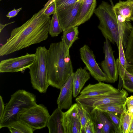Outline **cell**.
Segmentation results:
<instances>
[{"instance_id":"14","label":"cell","mask_w":133,"mask_h":133,"mask_svg":"<svg viewBox=\"0 0 133 133\" xmlns=\"http://www.w3.org/2000/svg\"><path fill=\"white\" fill-rule=\"evenodd\" d=\"M110 84L99 82L95 84H89L80 92L77 97L85 98L105 94L118 90Z\"/></svg>"},{"instance_id":"2","label":"cell","mask_w":133,"mask_h":133,"mask_svg":"<svg viewBox=\"0 0 133 133\" xmlns=\"http://www.w3.org/2000/svg\"><path fill=\"white\" fill-rule=\"evenodd\" d=\"M46 61L49 85L60 89L74 72L69 50L61 41L51 43Z\"/></svg>"},{"instance_id":"41","label":"cell","mask_w":133,"mask_h":133,"mask_svg":"<svg viewBox=\"0 0 133 133\" xmlns=\"http://www.w3.org/2000/svg\"></svg>"},{"instance_id":"37","label":"cell","mask_w":133,"mask_h":133,"mask_svg":"<svg viewBox=\"0 0 133 133\" xmlns=\"http://www.w3.org/2000/svg\"><path fill=\"white\" fill-rule=\"evenodd\" d=\"M126 69L133 75V64L128 63Z\"/></svg>"},{"instance_id":"33","label":"cell","mask_w":133,"mask_h":133,"mask_svg":"<svg viewBox=\"0 0 133 133\" xmlns=\"http://www.w3.org/2000/svg\"><path fill=\"white\" fill-rule=\"evenodd\" d=\"M128 111L133 115V96L127 98L125 102Z\"/></svg>"},{"instance_id":"16","label":"cell","mask_w":133,"mask_h":133,"mask_svg":"<svg viewBox=\"0 0 133 133\" xmlns=\"http://www.w3.org/2000/svg\"><path fill=\"white\" fill-rule=\"evenodd\" d=\"M73 83V96L76 97L80 93L85 83L90 79V74L86 68L80 67L72 75Z\"/></svg>"},{"instance_id":"24","label":"cell","mask_w":133,"mask_h":133,"mask_svg":"<svg viewBox=\"0 0 133 133\" xmlns=\"http://www.w3.org/2000/svg\"><path fill=\"white\" fill-rule=\"evenodd\" d=\"M133 115L125 110L120 114L121 125L122 133H128Z\"/></svg>"},{"instance_id":"5","label":"cell","mask_w":133,"mask_h":133,"mask_svg":"<svg viewBox=\"0 0 133 133\" xmlns=\"http://www.w3.org/2000/svg\"><path fill=\"white\" fill-rule=\"evenodd\" d=\"M47 50L44 46L37 47L35 60L29 68L32 87L41 93H45L50 85L47 66Z\"/></svg>"},{"instance_id":"38","label":"cell","mask_w":133,"mask_h":133,"mask_svg":"<svg viewBox=\"0 0 133 133\" xmlns=\"http://www.w3.org/2000/svg\"><path fill=\"white\" fill-rule=\"evenodd\" d=\"M15 22V21L12 22L8 23L5 24H3L1 23L0 24V33H1V31L3 30V29L6 26L10 24L13 23Z\"/></svg>"},{"instance_id":"42","label":"cell","mask_w":133,"mask_h":133,"mask_svg":"<svg viewBox=\"0 0 133 133\" xmlns=\"http://www.w3.org/2000/svg\"></svg>"},{"instance_id":"1","label":"cell","mask_w":133,"mask_h":133,"mask_svg":"<svg viewBox=\"0 0 133 133\" xmlns=\"http://www.w3.org/2000/svg\"><path fill=\"white\" fill-rule=\"evenodd\" d=\"M46 4L21 26L14 29L6 43L0 48V56L7 55L46 40L51 18L44 12Z\"/></svg>"},{"instance_id":"22","label":"cell","mask_w":133,"mask_h":133,"mask_svg":"<svg viewBox=\"0 0 133 133\" xmlns=\"http://www.w3.org/2000/svg\"><path fill=\"white\" fill-rule=\"evenodd\" d=\"M48 31L49 35L53 37L57 36L63 31L59 23L56 10L51 19Z\"/></svg>"},{"instance_id":"39","label":"cell","mask_w":133,"mask_h":133,"mask_svg":"<svg viewBox=\"0 0 133 133\" xmlns=\"http://www.w3.org/2000/svg\"><path fill=\"white\" fill-rule=\"evenodd\" d=\"M131 12L130 20V21H133V0H131Z\"/></svg>"},{"instance_id":"20","label":"cell","mask_w":133,"mask_h":133,"mask_svg":"<svg viewBox=\"0 0 133 133\" xmlns=\"http://www.w3.org/2000/svg\"><path fill=\"white\" fill-rule=\"evenodd\" d=\"M103 127L102 133H116L115 128L110 118L104 111L96 108Z\"/></svg>"},{"instance_id":"28","label":"cell","mask_w":133,"mask_h":133,"mask_svg":"<svg viewBox=\"0 0 133 133\" xmlns=\"http://www.w3.org/2000/svg\"><path fill=\"white\" fill-rule=\"evenodd\" d=\"M123 87L127 91L133 92V75L126 69L124 70Z\"/></svg>"},{"instance_id":"15","label":"cell","mask_w":133,"mask_h":133,"mask_svg":"<svg viewBox=\"0 0 133 133\" xmlns=\"http://www.w3.org/2000/svg\"><path fill=\"white\" fill-rule=\"evenodd\" d=\"M96 0H83L73 27L78 26L88 21L95 10Z\"/></svg>"},{"instance_id":"10","label":"cell","mask_w":133,"mask_h":133,"mask_svg":"<svg viewBox=\"0 0 133 133\" xmlns=\"http://www.w3.org/2000/svg\"><path fill=\"white\" fill-rule=\"evenodd\" d=\"M81 58L90 74L98 82H105L107 76L97 63L94 52L87 44L79 49Z\"/></svg>"},{"instance_id":"18","label":"cell","mask_w":133,"mask_h":133,"mask_svg":"<svg viewBox=\"0 0 133 133\" xmlns=\"http://www.w3.org/2000/svg\"><path fill=\"white\" fill-rule=\"evenodd\" d=\"M78 26L71 28L63 31L61 41L68 50H69L75 41L79 38Z\"/></svg>"},{"instance_id":"17","label":"cell","mask_w":133,"mask_h":133,"mask_svg":"<svg viewBox=\"0 0 133 133\" xmlns=\"http://www.w3.org/2000/svg\"><path fill=\"white\" fill-rule=\"evenodd\" d=\"M63 112L57 108L50 116L46 126L49 133H64L62 122Z\"/></svg>"},{"instance_id":"21","label":"cell","mask_w":133,"mask_h":133,"mask_svg":"<svg viewBox=\"0 0 133 133\" xmlns=\"http://www.w3.org/2000/svg\"><path fill=\"white\" fill-rule=\"evenodd\" d=\"M7 128L12 133H33L35 131L19 120L12 123Z\"/></svg>"},{"instance_id":"30","label":"cell","mask_w":133,"mask_h":133,"mask_svg":"<svg viewBox=\"0 0 133 133\" xmlns=\"http://www.w3.org/2000/svg\"><path fill=\"white\" fill-rule=\"evenodd\" d=\"M119 60L125 69H126L128 63L126 59L125 52L123 44V39L121 38L119 39L118 47Z\"/></svg>"},{"instance_id":"7","label":"cell","mask_w":133,"mask_h":133,"mask_svg":"<svg viewBox=\"0 0 133 133\" xmlns=\"http://www.w3.org/2000/svg\"><path fill=\"white\" fill-rule=\"evenodd\" d=\"M50 116L44 105L37 104L24 111L19 120L35 130L46 127Z\"/></svg>"},{"instance_id":"19","label":"cell","mask_w":133,"mask_h":133,"mask_svg":"<svg viewBox=\"0 0 133 133\" xmlns=\"http://www.w3.org/2000/svg\"><path fill=\"white\" fill-rule=\"evenodd\" d=\"M131 0H127L125 1H119L114 6L115 12L124 18L127 21H131L130 18L131 12Z\"/></svg>"},{"instance_id":"23","label":"cell","mask_w":133,"mask_h":133,"mask_svg":"<svg viewBox=\"0 0 133 133\" xmlns=\"http://www.w3.org/2000/svg\"><path fill=\"white\" fill-rule=\"evenodd\" d=\"M95 108L103 111H110L120 115L127 109L125 103L124 104L110 103L102 105Z\"/></svg>"},{"instance_id":"9","label":"cell","mask_w":133,"mask_h":133,"mask_svg":"<svg viewBox=\"0 0 133 133\" xmlns=\"http://www.w3.org/2000/svg\"><path fill=\"white\" fill-rule=\"evenodd\" d=\"M103 50L104 58L101 65L107 76L105 82L115 83L118 79V70L111 42L107 39L104 42Z\"/></svg>"},{"instance_id":"35","label":"cell","mask_w":133,"mask_h":133,"mask_svg":"<svg viewBox=\"0 0 133 133\" xmlns=\"http://www.w3.org/2000/svg\"><path fill=\"white\" fill-rule=\"evenodd\" d=\"M22 8H19L18 9H14L9 12L6 15V16L9 18V19L13 17L16 16L19 11L22 9Z\"/></svg>"},{"instance_id":"40","label":"cell","mask_w":133,"mask_h":133,"mask_svg":"<svg viewBox=\"0 0 133 133\" xmlns=\"http://www.w3.org/2000/svg\"><path fill=\"white\" fill-rule=\"evenodd\" d=\"M128 133H133V117Z\"/></svg>"},{"instance_id":"36","label":"cell","mask_w":133,"mask_h":133,"mask_svg":"<svg viewBox=\"0 0 133 133\" xmlns=\"http://www.w3.org/2000/svg\"><path fill=\"white\" fill-rule=\"evenodd\" d=\"M5 107L2 97L0 95V121L1 120L3 115Z\"/></svg>"},{"instance_id":"25","label":"cell","mask_w":133,"mask_h":133,"mask_svg":"<svg viewBox=\"0 0 133 133\" xmlns=\"http://www.w3.org/2000/svg\"><path fill=\"white\" fill-rule=\"evenodd\" d=\"M125 52L128 63L133 64V27L129 35Z\"/></svg>"},{"instance_id":"11","label":"cell","mask_w":133,"mask_h":133,"mask_svg":"<svg viewBox=\"0 0 133 133\" xmlns=\"http://www.w3.org/2000/svg\"><path fill=\"white\" fill-rule=\"evenodd\" d=\"M62 122L64 133H80L81 126L77 103L63 112Z\"/></svg>"},{"instance_id":"32","label":"cell","mask_w":133,"mask_h":133,"mask_svg":"<svg viewBox=\"0 0 133 133\" xmlns=\"http://www.w3.org/2000/svg\"><path fill=\"white\" fill-rule=\"evenodd\" d=\"M56 8L55 3L54 1L47 6L44 10V14L45 15L50 16V15L54 14Z\"/></svg>"},{"instance_id":"12","label":"cell","mask_w":133,"mask_h":133,"mask_svg":"<svg viewBox=\"0 0 133 133\" xmlns=\"http://www.w3.org/2000/svg\"><path fill=\"white\" fill-rule=\"evenodd\" d=\"M82 1L81 0L64 8H56L59 23L63 32L73 27Z\"/></svg>"},{"instance_id":"27","label":"cell","mask_w":133,"mask_h":133,"mask_svg":"<svg viewBox=\"0 0 133 133\" xmlns=\"http://www.w3.org/2000/svg\"><path fill=\"white\" fill-rule=\"evenodd\" d=\"M78 110L81 128H84L90 118V112L81 105L78 104Z\"/></svg>"},{"instance_id":"4","label":"cell","mask_w":133,"mask_h":133,"mask_svg":"<svg viewBox=\"0 0 133 133\" xmlns=\"http://www.w3.org/2000/svg\"><path fill=\"white\" fill-rule=\"evenodd\" d=\"M37 104L36 96L25 90L19 89L11 96L5 106L2 117L0 121V129L8 127L12 123L19 120L22 114Z\"/></svg>"},{"instance_id":"29","label":"cell","mask_w":133,"mask_h":133,"mask_svg":"<svg viewBox=\"0 0 133 133\" xmlns=\"http://www.w3.org/2000/svg\"><path fill=\"white\" fill-rule=\"evenodd\" d=\"M104 112L109 117L115 128L116 133H122L120 117L116 114L117 113L110 112Z\"/></svg>"},{"instance_id":"3","label":"cell","mask_w":133,"mask_h":133,"mask_svg":"<svg viewBox=\"0 0 133 133\" xmlns=\"http://www.w3.org/2000/svg\"><path fill=\"white\" fill-rule=\"evenodd\" d=\"M114 5L102 1L95 10L94 13L99 22L98 26L105 39L118 47L119 39H123L124 49L126 45L128 37L133 27L130 22H121L115 11Z\"/></svg>"},{"instance_id":"6","label":"cell","mask_w":133,"mask_h":133,"mask_svg":"<svg viewBox=\"0 0 133 133\" xmlns=\"http://www.w3.org/2000/svg\"><path fill=\"white\" fill-rule=\"evenodd\" d=\"M128 96L127 91L122 89L94 96L85 98L77 97L75 101L90 113L94 109L102 105L111 103L124 104Z\"/></svg>"},{"instance_id":"13","label":"cell","mask_w":133,"mask_h":133,"mask_svg":"<svg viewBox=\"0 0 133 133\" xmlns=\"http://www.w3.org/2000/svg\"><path fill=\"white\" fill-rule=\"evenodd\" d=\"M60 89V92L57 100L58 108L61 110L68 109L72 105L73 83L72 75Z\"/></svg>"},{"instance_id":"26","label":"cell","mask_w":133,"mask_h":133,"mask_svg":"<svg viewBox=\"0 0 133 133\" xmlns=\"http://www.w3.org/2000/svg\"><path fill=\"white\" fill-rule=\"evenodd\" d=\"M90 116L94 125L95 133H102L103 125L96 108L94 109L91 112Z\"/></svg>"},{"instance_id":"31","label":"cell","mask_w":133,"mask_h":133,"mask_svg":"<svg viewBox=\"0 0 133 133\" xmlns=\"http://www.w3.org/2000/svg\"><path fill=\"white\" fill-rule=\"evenodd\" d=\"M81 0H55L56 9L64 8L72 5Z\"/></svg>"},{"instance_id":"8","label":"cell","mask_w":133,"mask_h":133,"mask_svg":"<svg viewBox=\"0 0 133 133\" xmlns=\"http://www.w3.org/2000/svg\"><path fill=\"white\" fill-rule=\"evenodd\" d=\"M36 58L35 54H26L20 56L1 61L0 72H14L23 71L29 68Z\"/></svg>"},{"instance_id":"34","label":"cell","mask_w":133,"mask_h":133,"mask_svg":"<svg viewBox=\"0 0 133 133\" xmlns=\"http://www.w3.org/2000/svg\"><path fill=\"white\" fill-rule=\"evenodd\" d=\"M86 133H95L94 125L90 116L89 121L84 127Z\"/></svg>"}]
</instances>
